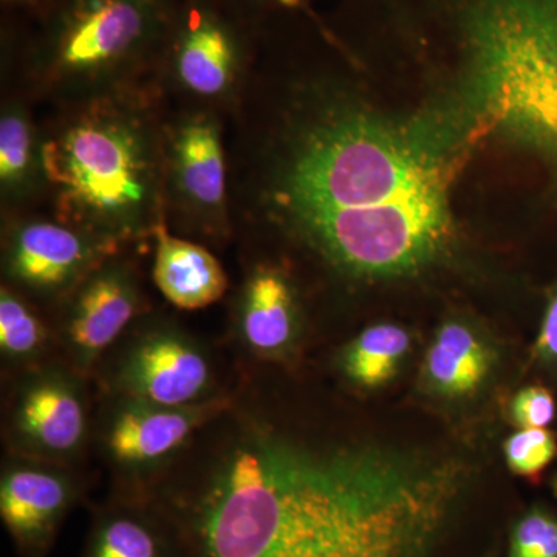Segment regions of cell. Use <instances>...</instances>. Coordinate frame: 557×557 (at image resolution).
<instances>
[{"instance_id":"6da1fadb","label":"cell","mask_w":557,"mask_h":557,"mask_svg":"<svg viewBox=\"0 0 557 557\" xmlns=\"http://www.w3.org/2000/svg\"><path fill=\"white\" fill-rule=\"evenodd\" d=\"M463 469L289 431L244 379L228 408L134 498L178 557H428Z\"/></svg>"},{"instance_id":"7a4b0ae2","label":"cell","mask_w":557,"mask_h":557,"mask_svg":"<svg viewBox=\"0 0 557 557\" xmlns=\"http://www.w3.org/2000/svg\"><path fill=\"white\" fill-rule=\"evenodd\" d=\"M240 248L277 240L341 277L426 265L450 234L437 168L317 84L282 87L258 60L226 132Z\"/></svg>"},{"instance_id":"3957f363","label":"cell","mask_w":557,"mask_h":557,"mask_svg":"<svg viewBox=\"0 0 557 557\" xmlns=\"http://www.w3.org/2000/svg\"><path fill=\"white\" fill-rule=\"evenodd\" d=\"M157 81L50 106L39 121L53 218L121 247L150 239L163 218V126Z\"/></svg>"},{"instance_id":"277c9868","label":"cell","mask_w":557,"mask_h":557,"mask_svg":"<svg viewBox=\"0 0 557 557\" xmlns=\"http://www.w3.org/2000/svg\"><path fill=\"white\" fill-rule=\"evenodd\" d=\"M175 0H62L9 64L17 89L54 106L156 79Z\"/></svg>"},{"instance_id":"5b68a950","label":"cell","mask_w":557,"mask_h":557,"mask_svg":"<svg viewBox=\"0 0 557 557\" xmlns=\"http://www.w3.org/2000/svg\"><path fill=\"white\" fill-rule=\"evenodd\" d=\"M471 42L487 83L507 90L515 126L557 153V2L486 0L472 22Z\"/></svg>"},{"instance_id":"8992f818","label":"cell","mask_w":557,"mask_h":557,"mask_svg":"<svg viewBox=\"0 0 557 557\" xmlns=\"http://www.w3.org/2000/svg\"><path fill=\"white\" fill-rule=\"evenodd\" d=\"M263 25L226 0H175L156 81L166 101L233 115Z\"/></svg>"},{"instance_id":"52a82bcc","label":"cell","mask_w":557,"mask_h":557,"mask_svg":"<svg viewBox=\"0 0 557 557\" xmlns=\"http://www.w3.org/2000/svg\"><path fill=\"white\" fill-rule=\"evenodd\" d=\"M228 119L168 102L163 126V218L171 233L223 249L234 242L230 211Z\"/></svg>"},{"instance_id":"ba28073f","label":"cell","mask_w":557,"mask_h":557,"mask_svg":"<svg viewBox=\"0 0 557 557\" xmlns=\"http://www.w3.org/2000/svg\"><path fill=\"white\" fill-rule=\"evenodd\" d=\"M94 376L102 395L164 406L197 405L231 391L219 384L211 348L178 322L153 311L110 348Z\"/></svg>"},{"instance_id":"9c48e42d","label":"cell","mask_w":557,"mask_h":557,"mask_svg":"<svg viewBox=\"0 0 557 557\" xmlns=\"http://www.w3.org/2000/svg\"><path fill=\"white\" fill-rule=\"evenodd\" d=\"M231 399L233 388L218 398L188 406L102 395L95 437L115 480L112 496H137L188 448L209 421L228 408Z\"/></svg>"},{"instance_id":"30bf717a","label":"cell","mask_w":557,"mask_h":557,"mask_svg":"<svg viewBox=\"0 0 557 557\" xmlns=\"http://www.w3.org/2000/svg\"><path fill=\"white\" fill-rule=\"evenodd\" d=\"M121 247L75 228L46 211L2 218V284L44 311L61 306L91 270Z\"/></svg>"},{"instance_id":"8fae6325","label":"cell","mask_w":557,"mask_h":557,"mask_svg":"<svg viewBox=\"0 0 557 557\" xmlns=\"http://www.w3.org/2000/svg\"><path fill=\"white\" fill-rule=\"evenodd\" d=\"M89 380L62 359L16 376L5 417L11 456L72 467L94 434Z\"/></svg>"},{"instance_id":"7c38bea8","label":"cell","mask_w":557,"mask_h":557,"mask_svg":"<svg viewBox=\"0 0 557 557\" xmlns=\"http://www.w3.org/2000/svg\"><path fill=\"white\" fill-rule=\"evenodd\" d=\"M150 311L132 248L110 256L54 310L62 361L91 379L110 348Z\"/></svg>"},{"instance_id":"4fadbf2b","label":"cell","mask_w":557,"mask_h":557,"mask_svg":"<svg viewBox=\"0 0 557 557\" xmlns=\"http://www.w3.org/2000/svg\"><path fill=\"white\" fill-rule=\"evenodd\" d=\"M83 496L70 467L11 456L0 475V519L21 557H47Z\"/></svg>"},{"instance_id":"5bb4252c","label":"cell","mask_w":557,"mask_h":557,"mask_svg":"<svg viewBox=\"0 0 557 557\" xmlns=\"http://www.w3.org/2000/svg\"><path fill=\"white\" fill-rule=\"evenodd\" d=\"M299 325L298 292L287 270L255 256L240 278L231 311V332L237 346L256 358H281L295 346Z\"/></svg>"},{"instance_id":"9a60e30c","label":"cell","mask_w":557,"mask_h":557,"mask_svg":"<svg viewBox=\"0 0 557 557\" xmlns=\"http://www.w3.org/2000/svg\"><path fill=\"white\" fill-rule=\"evenodd\" d=\"M33 101L17 87L0 108V208L2 218L42 209L46 193L42 132Z\"/></svg>"},{"instance_id":"2e32d148","label":"cell","mask_w":557,"mask_h":557,"mask_svg":"<svg viewBox=\"0 0 557 557\" xmlns=\"http://www.w3.org/2000/svg\"><path fill=\"white\" fill-rule=\"evenodd\" d=\"M152 281L175 309H207L225 298L230 278L212 249L171 233L160 223L152 236Z\"/></svg>"},{"instance_id":"e0dca14e","label":"cell","mask_w":557,"mask_h":557,"mask_svg":"<svg viewBox=\"0 0 557 557\" xmlns=\"http://www.w3.org/2000/svg\"><path fill=\"white\" fill-rule=\"evenodd\" d=\"M83 557H178L163 518L146 502L112 496L97 509Z\"/></svg>"},{"instance_id":"ac0fdd59","label":"cell","mask_w":557,"mask_h":557,"mask_svg":"<svg viewBox=\"0 0 557 557\" xmlns=\"http://www.w3.org/2000/svg\"><path fill=\"white\" fill-rule=\"evenodd\" d=\"M58 348L53 322L46 311L27 296L3 285L0 287V354L7 370L20 376L51 361Z\"/></svg>"},{"instance_id":"d6986e66","label":"cell","mask_w":557,"mask_h":557,"mask_svg":"<svg viewBox=\"0 0 557 557\" xmlns=\"http://www.w3.org/2000/svg\"><path fill=\"white\" fill-rule=\"evenodd\" d=\"M490 368L491 355L485 344L456 322L440 330L424 362L431 387L449 397L474 392L486 379Z\"/></svg>"},{"instance_id":"ffe728a7","label":"cell","mask_w":557,"mask_h":557,"mask_svg":"<svg viewBox=\"0 0 557 557\" xmlns=\"http://www.w3.org/2000/svg\"><path fill=\"white\" fill-rule=\"evenodd\" d=\"M409 346L406 330L392 324L373 325L344 348L341 369L358 386H383L397 373Z\"/></svg>"},{"instance_id":"44dd1931","label":"cell","mask_w":557,"mask_h":557,"mask_svg":"<svg viewBox=\"0 0 557 557\" xmlns=\"http://www.w3.org/2000/svg\"><path fill=\"white\" fill-rule=\"evenodd\" d=\"M557 453L556 440L547 429H522L505 443L509 468L520 475H534L547 467Z\"/></svg>"},{"instance_id":"7402d4cb","label":"cell","mask_w":557,"mask_h":557,"mask_svg":"<svg viewBox=\"0 0 557 557\" xmlns=\"http://www.w3.org/2000/svg\"><path fill=\"white\" fill-rule=\"evenodd\" d=\"M509 557H557V522L533 511L512 531Z\"/></svg>"},{"instance_id":"603a6c76","label":"cell","mask_w":557,"mask_h":557,"mask_svg":"<svg viewBox=\"0 0 557 557\" xmlns=\"http://www.w3.org/2000/svg\"><path fill=\"white\" fill-rule=\"evenodd\" d=\"M511 413L522 429H544L556 416L555 398L544 387L523 388L512 399Z\"/></svg>"},{"instance_id":"cb8c5ba5","label":"cell","mask_w":557,"mask_h":557,"mask_svg":"<svg viewBox=\"0 0 557 557\" xmlns=\"http://www.w3.org/2000/svg\"><path fill=\"white\" fill-rule=\"evenodd\" d=\"M233 3L237 10L247 14L249 20L258 22L263 25V17L265 13L271 10H298L300 7L306 5L307 0H226Z\"/></svg>"},{"instance_id":"d4e9b609","label":"cell","mask_w":557,"mask_h":557,"mask_svg":"<svg viewBox=\"0 0 557 557\" xmlns=\"http://www.w3.org/2000/svg\"><path fill=\"white\" fill-rule=\"evenodd\" d=\"M536 350L542 357L557 359V295L549 304L544 324L536 343Z\"/></svg>"},{"instance_id":"484cf974","label":"cell","mask_w":557,"mask_h":557,"mask_svg":"<svg viewBox=\"0 0 557 557\" xmlns=\"http://www.w3.org/2000/svg\"><path fill=\"white\" fill-rule=\"evenodd\" d=\"M61 2L62 0H2V5L9 10L25 11L38 20Z\"/></svg>"}]
</instances>
